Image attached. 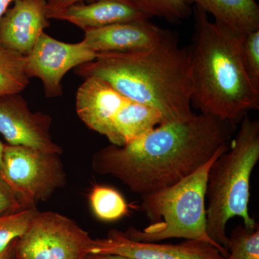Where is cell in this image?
Here are the masks:
<instances>
[{"mask_svg":"<svg viewBox=\"0 0 259 259\" xmlns=\"http://www.w3.org/2000/svg\"><path fill=\"white\" fill-rule=\"evenodd\" d=\"M161 114L144 104L130 101L119 110L114 120L117 146H122L147 134L163 123Z\"/></svg>","mask_w":259,"mask_h":259,"instance_id":"2e32d148","label":"cell"},{"mask_svg":"<svg viewBox=\"0 0 259 259\" xmlns=\"http://www.w3.org/2000/svg\"><path fill=\"white\" fill-rule=\"evenodd\" d=\"M228 148L218 151L205 164L175 185L141 196V208L150 225L142 231L130 227L124 234L134 241L151 243L170 238L205 242L216 247L223 256H229L207 234L205 204L209 168Z\"/></svg>","mask_w":259,"mask_h":259,"instance_id":"5b68a950","label":"cell"},{"mask_svg":"<svg viewBox=\"0 0 259 259\" xmlns=\"http://www.w3.org/2000/svg\"><path fill=\"white\" fill-rule=\"evenodd\" d=\"M89 199L94 214L102 221L112 222L128 214L129 205L123 196L108 186H94Z\"/></svg>","mask_w":259,"mask_h":259,"instance_id":"ac0fdd59","label":"cell"},{"mask_svg":"<svg viewBox=\"0 0 259 259\" xmlns=\"http://www.w3.org/2000/svg\"><path fill=\"white\" fill-rule=\"evenodd\" d=\"M236 125L206 114L167 122L122 146L110 144L93 156L97 174L115 177L131 192L153 193L175 185L229 147Z\"/></svg>","mask_w":259,"mask_h":259,"instance_id":"6da1fadb","label":"cell"},{"mask_svg":"<svg viewBox=\"0 0 259 259\" xmlns=\"http://www.w3.org/2000/svg\"><path fill=\"white\" fill-rule=\"evenodd\" d=\"M227 250L230 259H259V228L250 231L236 226L228 237Z\"/></svg>","mask_w":259,"mask_h":259,"instance_id":"ffe728a7","label":"cell"},{"mask_svg":"<svg viewBox=\"0 0 259 259\" xmlns=\"http://www.w3.org/2000/svg\"><path fill=\"white\" fill-rule=\"evenodd\" d=\"M15 243H16V241L13 242L6 249L0 253V259H10L12 258L13 255L14 254Z\"/></svg>","mask_w":259,"mask_h":259,"instance_id":"484cf974","label":"cell"},{"mask_svg":"<svg viewBox=\"0 0 259 259\" xmlns=\"http://www.w3.org/2000/svg\"><path fill=\"white\" fill-rule=\"evenodd\" d=\"M90 253L117 255L131 259H230L205 242L187 240L179 244H162L136 241L115 229L110 230L106 238L93 239Z\"/></svg>","mask_w":259,"mask_h":259,"instance_id":"30bf717a","label":"cell"},{"mask_svg":"<svg viewBox=\"0 0 259 259\" xmlns=\"http://www.w3.org/2000/svg\"><path fill=\"white\" fill-rule=\"evenodd\" d=\"M88 0H47V15ZM94 1V0H93Z\"/></svg>","mask_w":259,"mask_h":259,"instance_id":"cb8c5ba5","label":"cell"},{"mask_svg":"<svg viewBox=\"0 0 259 259\" xmlns=\"http://www.w3.org/2000/svg\"><path fill=\"white\" fill-rule=\"evenodd\" d=\"M47 16L49 20L68 22L83 30L150 19L131 0H94L90 4L71 5Z\"/></svg>","mask_w":259,"mask_h":259,"instance_id":"5bb4252c","label":"cell"},{"mask_svg":"<svg viewBox=\"0 0 259 259\" xmlns=\"http://www.w3.org/2000/svg\"><path fill=\"white\" fill-rule=\"evenodd\" d=\"M148 18L157 17L170 22H179L190 15L186 0H131Z\"/></svg>","mask_w":259,"mask_h":259,"instance_id":"d6986e66","label":"cell"},{"mask_svg":"<svg viewBox=\"0 0 259 259\" xmlns=\"http://www.w3.org/2000/svg\"><path fill=\"white\" fill-rule=\"evenodd\" d=\"M84 79L76 94V111L89 128L117 144L114 120L119 110L130 100L100 78Z\"/></svg>","mask_w":259,"mask_h":259,"instance_id":"8fae6325","label":"cell"},{"mask_svg":"<svg viewBox=\"0 0 259 259\" xmlns=\"http://www.w3.org/2000/svg\"><path fill=\"white\" fill-rule=\"evenodd\" d=\"M242 60L248 77L259 91V30L245 34L242 41Z\"/></svg>","mask_w":259,"mask_h":259,"instance_id":"7402d4cb","label":"cell"},{"mask_svg":"<svg viewBox=\"0 0 259 259\" xmlns=\"http://www.w3.org/2000/svg\"><path fill=\"white\" fill-rule=\"evenodd\" d=\"M25 209L18 195L0 174V217Z\"/></svg>","mask_w":259,"mask_h":259,"instance_id":"603a6c76","label":"cell"},{"mask_svg":"<svg viewBox=\"0 0 259 259\" xmlns=\"http://www.w3.org/2000/svg\"><path fill=\"white\" fill-rule=\"evenodd\" d=\"M93 239L73 220L37 211L28 230L17 240L16 259H85Z\"/></svg>","mask_w":259,"mask_h":259,"instance_id":"52a82bcc","label":"cell"},{"mask_svg":"<svg viewBox=\"0 0 259 259\" xmlns=\"http://www.w3.org/2000/svg\"><path fill=\"white\" fill-rule=\"evenodd\" d=\"M194 4L214 21L241 33L259 30V6L255 0H186Z\"/></svg>","mask_w":259,"mask_h":259,"instance_id":"9a60e30c","label":"cell"},{"mask_svg":"<svg viewBox=\"0 0 259 259\" xmlns=\"http://www.w3.org/2000/svg\"><path fill=\"white\" fill-rule=\"evenodd\" d=\"M83 79L95 76L106 81L133 102L153 107L163 123L192 118L190 56L175 32L149 49L132 52L97 53L95 60L78 66Z\"/></svg>","mask_w":259,"mask_h":259,"instance_id":"7a4b0ae2","label":"cell"},{"mask_svg":"<svg viewBox=\"0 0 259 259\" xmlns=\"http://www.w3.org/2000/svg\"><path fill=\"white\" fill-rule=\"evenodd\" d=\"M30 79L26 56L0 45V97L20 94Z\"/></svg>","mask_w":259,"mask_h":259,"instance_id":"e0dca14e","label":"cell"},{"mask_svg":"<svg viewBox=\"0 0 259 259\" xmlns=\"http://www.w3.org/2000/svg\"><path fill=\"white\" fill-rule=\"evenodd\" d=\"M37 212L31 207L0 217V253L25 234Z\"/></svg>","mask_w":259,"mask_h":259,"instance_id":"44dd1931","label":"cell"},{"mask_svg":"<svg viewBox=\"0 0 259 259\" xmlns=\"http://www.w3.org/2000/svg\"><path fill=\"white\" fill-rule=\"evenodd\" d=\"M51 122L48 114L31 111L20 94L0 97V134L8 145L60 155L62 148L50 134Z\"/></svg>","mask_w":259,"mask_h":259,"instance_id":"9c48e42d","label":"cell"},{"mask_svg":"<svg viewBox=\"0 0 259 259\" xmlns=\"http://www.w3.org/2000/svg\"><path fill=\"white\" fill-rule=\"evenodd\" d=\"M258 160L259 122L246 115L228 149L213 162L207 178V234L227 251L230 220L241 218L250 231L258 227L248 211L250 177Z\"/></svg>","mask_w":259,"mask_h":259,"instance_id":"277c9868","label":"cell"},{"mask_svg":"<svg viewBox=\"0 0 259 259\" xmlns=\"http://www.w3.org/2000/svg\"><path fill=\"white\" fill-rule=\"evenodd\" d=\"M4 146L5 144L0 141V174L5 177V163H4ZM6 180V179H5Z\"/></svg>","mask_w":259,"mask_h":259,"instance_id":"83f0119b","label":"cell"},{"mask_svg":"<svg viewBox=\"0 0 259 259\" xmlns=\"http://www.w3.org/2000/svg\"><path fill=\"white\" fill-rule=\"evenodd\" d=\"M59 154L25 146H4L5 179L25 209L35 207L66 185Z\"/></svg>","mask_w":259,"mask_h":259,"instance_id":"8992f818","label":"cell"},{"mask_svg":"<svg viewBox=\"0 0 259 259\" xmlns=\"http://www.w3.org/2000/svg\"><path fill=\"white\" fill-rule=\"evenodd\" d=\"M194 32L189 47L191 103L200 113L238 125L250 110L259 109V91L243 66L245 34L216 21L194 6Z\"/></svg>","mask_w":259,"mask_h":259,"instance_id":"3957f363","label":"cell"},{"mask_svg":"<svg viewBox=\"0 0 259 259\" xmlns=\"http://www.w3.org/2000/svg\"><path fill=\"white\" fill-rule=\"evenodd\" d=\"M97 54L84 42L60 41L42 32L26 56L30 78H37L44 85L46 96L56 98L63 94L62 79L71 69L95 60Z\"/></svg>","mask_w":259,"mask_h":259,"instance_id":"ba28073f","label":"cell"},{"mask_svg":"<svg viewBox=\"0 0 259 259\" xmlns=\"http://www.w3.org/2000/svg\"><path fill=\"white\" fill-rule=\"evenodd\" d=\"M47 0H20L0 19V45L27 56L49 26Z\"/></svg>","mask_w":259,"mask_h":259,"instance_id":"4fadbf2b","label":"cell"},{"mask_svg":"<svg viewBox=\"0 0 259 259\" xmlns=\"http://www.w3.org/2000/svg\"><path fill=\"white\" fill-rule=\"evenodd\" d=\"M82 41L94 52H132L149 49L168 32L141 19L83 30Z\"/></svg>","mask_w":259,"mask_h":259,"instance_id":"7c38bea8","label":"cell"},{"mask_svg":"<svg viewBox=\"0 0 259 259\" xmlns=\"http://www.w3.org/2000/svg\"><path fill=\"white\" fill-rule=\"evenodd\" d=\"M17 1L20 0H0V19L3 18L7 10L9 9L10 5Z\"/></svg>","mask_w":259,"mask_h":259,"instance_id":"4316f807","label":"cell"},{"mask_svg":"<svg viewBox=\"0 0 259 259\" xmlns=\"http://www.w3.org/2000/svg\"><path fill=\"white\" fill-rule=\"evenodd\" d=\"M85 259H131L117 255H101L90 253Z\"/></svg>","mask_w":259,"mask_h":259,"instance_id":"d4e9b609","label":"cell"}]
</instances>
